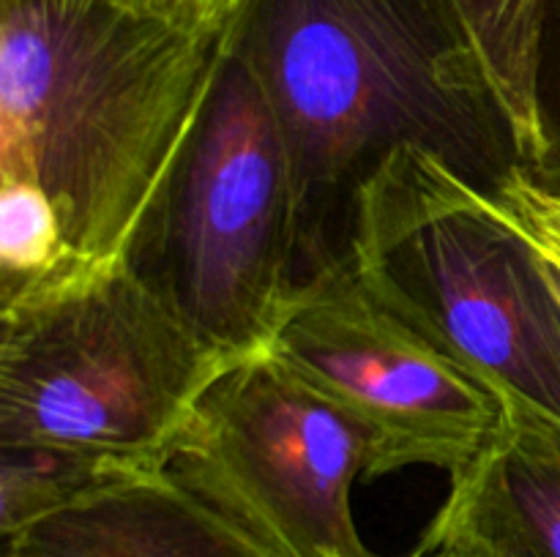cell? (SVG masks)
Here are the masks:
<instances>
[{"mask_svg": "<svg viewBox=\"0 0 560 557\" xmlns=\"http://www.w3.org/2000/svg\"><path fill=\"white\" fill-rule=\"evenodd\" d=\"M145 3L180 25L222 33L233 25L246 0H145Z\"/></svg>", "mask_w": 560, "mask_h": 557, "instance_id": "9a60e30c", "label": "cell"}, {"mask_svg": "<svg viewBox=\"0 0 560 557\" xmlns=\"http://www.w3.org/2000/svg\"><path fill=\"white\" fill-rule=\"evenodd\" d=\"M164 470L273 557H377L353 513L364 435L273 355L206 388Z\"/></svg>", "mask_w": 560, "mask_h": 557, "instance_id": "8992f818", "label": "cell"}, {"mask_svg": "<svg viewBox=\"0 0 560 557\" xmlns=\"http://www.w3.org/2000/svg\"><path fill=\"white\" fill-rule=\"evenodd\" d=\"M492 200H495L498 208L523 229V235L536 246L539 254H545L547 260L560 265V222L552 216L550 208L541 202L539 191L530 186V180L525 178L523 169H520L503 189H498L495 194H492Z\"/></svg>", "mask_w": 560, "mask_h": 557, "instance_id": "4fadbf2b", "label": "cell"}, {"mask_svg": "<svg viewBox=\"0 0 560 557\" xmlns=\"http://www.w3.org/2000/svg\"><path fill=\"white\" fill-rule=\"evenodd\" d=\"M419 544L446 552L448 557H525L503 538L476 528L468 519L443 511V508L435 513Z\"/></svg>", "mask_w": 560, "mask_h": 557, "instance_id": "5bb4252c", "label": "cell"}, {"mask_svg": "<svg viewBox=\"0 0 560 557\" xmlns=\"http://www.w3.org/2000/svg\"><path fill=\"white\" fill-rule=\"evenodd\" d=\"M501 107L523 173L541 153L536 74L547 0H421Z\"/></svg>", "mask_w": 560, "mask_h": 557, "instance_id": "30bf717a", "label": "cell"}, {"mask_svg": "<svg viewBox=\"0 0 560 557\" xmlns=\"http://www.w3.org/2000/svg\"><path fill=\"white\" fill-rule=\"evenodd\" d=\"M228 44L145 0H0V178L49 197L82 265L126 257Z\"/></svg>", "mask_w": 560, "mask_h": 557, "instance_id": "7a4b0ae2", "label": "cell"}, {"mask_svg": "<svg viewBox=\"0 0 560 557\" xmlns=\"http://www.w3.org/2000/svg\"><path fill=\"white\" fill-rule=\"evenodd\" d=\"M124 260L233 364L268 353L306 282L288 151L230 44Z\"/></svg>", "mask_w": 560, "mask_h": 557, "instance_id": "5b68a950", "label": "cell"}, {"mask_svg": "<svg viewBox=\"0 0 560 557\" xmlns=\"http://www.w3.org/2000/svg\"><path fill=\"white\" fill-rule=\"evenodd\" d=\"M405 557H448L446 552H441V549H432V546H416L413 552H410V555H405Z\"/></svg>", "mask_w": 560, "mask_h": 557, "instance_id": "e0dca14e", "label": "cell"}, {"mask_svg": "<svg viewBox=\"0 0 560 557\" xmlns=\"http://www.w3.org/2000/svg\"><path fill=\"white\" fill-rule=\"evenodd\" d=\"M82 268L49 197L31 180L0 178V300L25 298Z\"/></svg>", "mask_w": 560, "mask_h": 557, "instance_id": "8fae6325", "label": "cell"}, {"mask_svg": "<svg viewBox=\"0 0 560 557\" xmlns=\"http://www.w3.org/2000/svg\"><path fill=\"white\" fill-rule=\"evenodd\" d=\"M268 355L353 420L366 478L405 467H474L506 424V404L383 306L348 260L301 284Z\"/></svg>", "mask_w": 560, "mask_h": 557, "instance_id": "52a82bcc", "label": "cell"}, {"mask_svg": "<svg viewBox=\"0 0 560 557\" xmlns=\"http://www.w3.org/2000/svg\"><path fill=\"white\" fill-rule=\"evenodd\" d=\"M230 47L288 151L306 278L348 260L355 194L388 153L421 147L490 194L523 169L501 107L421 0H246Z\"/></svg>", "mask_w": 560, "mask_h": 557, "instance_id": "6da1fadb", "label": "cell"}, {"mask_svg": "<svg viewBox=\"0 0 560 557\" xmlns=\"http://www.w3.org/2000/svg\"><path fill=\"white\" fill-rule=\"evenodd\" d=\"M443 511L498 535L525 557H560V435L509 413L501 435L448 478Z\"/></svg>", "mask_w": 560, "mask_h": 557, "instance_id": "9c48e42d", "label": "cell"}, {"mask_svg": "<svg viewBox=\"0 0 560 557\" xmlns=\"http://www.w3.org/2000/svg\"><path fill=\"white\" fill-rule=\"evenodd\" d=\"M348 265L506 413L560 435V300L490 191L421 147L388 153L355 194Z\"/></svg>", "mask_w": 560, "mask_h": 557, "instance_id": "3957f363", "label": "cell"}, {"mask_svg": "<svg viewBox=\"0 0 560 557\" xmlns=\"http://www.w3.org/2000/svg\"><path fill=\"white\" fill-rule=\"evenodd\" d=\"M536 249V246H534ZM541 257V262H545V268H547V276H550V284H552V289H556V295H558V300H560V265L558 262H552V260H547L545 254H539Z\"/></svg>", "mask_w": 560, "mask_h": 557, "instance_id": "2e32d148", "label": "cell"}, {"mask_svg": "<svg viewBox=\"0 0 560 557\" xmlns=\"http://www.w3.org/2000/svg\"><path fill=\"white\" fill-rule=\"evenodd\" d=\"M530 186H534V183H530ZM534 189H536V186H534ZM536 191H539V189H536ZM539 197H541V202H545V205L550 208V213H552V216H556L558 222H560V202H552V200H547V197L541 194V191H539Z\"/></svg>", "mask_w": 560, "mask_h": 557, "instance_id": "ac0fdd59", "label": "cell"}, {"mask_svg": "<svg viewBox=\"0 0 560 557\" xmlns=\"http://www.w3.org/2000/svg\"><path fill=\"white\" fill-rule=\"evenodd\" d=\"M0 451L96 470L164 467L233 360L208 347L126 260L3 304Z\"/></svg>", "mask_w": 560, "mask_h": 557, "instance_id": "277c9868", "label": "cell"}, {"mask_svg": "<svg viewBox=\"0 0 560 557\" xmlns=\"http://www.w3.org/2000/svg\"><path fill=\"white\" fill-rule=\"evenodd\" d=\"M541 153L539 162L523 173L547 200L560 202V0H547L539 38V74H536Z\"/></svg>", "mask_w": 560, "mask_h": 557, "instance_id": "7c38bea8", "label": "cell"}, {"mask_svg": "<svg viewBox=\"0 0 560 557\" xmlns=\"http://www.w3.org/2000/svg\"><path fill=\"white\" fill-rule=\"evenodd\" d=\"M0 538V557H273L164 467L104 475Z\"/></svg>", "mask_w": 560, "mask_h": 557, "instance_id": "ba28073f", "label": "cell"}]
</instances>
